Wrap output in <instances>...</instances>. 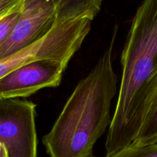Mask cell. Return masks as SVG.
<instances>
[{
  "mask_svg": "<svg viewBox=\"0 0 157 157\" xmlns=\"http://www.w3.org/2000/svg\"><path fill=\"white\" fill-rule=\"evenodd\" d=\"M122 78L106 141V157L135 140L157 88V0H143L135 12L121 55Z\"/></svg>",
  "mask_w": 157,
  "mask_h": 157,
  "instance_id": "6da1fadb",
  "label": "cell"
},
{
  "mask_svg": "<svg viewBox=\"0 0 157 157\" xmlns=\"http://www.w3.org/2000/svg\"><path fill=\"white\" fill-rule=\"evenodd\" d=\"M116 29L107 50L82 79L42 142L49 157H89L112 121L111 104L117 93L112 55Z\"/></svg>",
  "mask_w": 157,
  "mask_h": 157,
  "instance_id": "7a4b0ae2",
  "label": "cell"
},
{
  "mask_svg": "<svg viewBox=\"0 0 157 157\" xmlns=\"http://www.w3.org/2000/svg\"><path fill=\"white\" fill-rule=\"evenodd\" d=\"M35 108L26 99H0V143L9 157H37Z\"/></svg>",
  "mask_w": 157,
  "mask_h": 157,
  "instance_id": "3957f363",
  "label": "cell"
},
{
  "mask_svg": "<svg viewBox=\"0 0 157 157\" xmlns=\"http://www.w3.org/2000/svg\"><path fill=\"white\" fill-rule=\"evenodd\" d=\"M57 21L54 0H23L18 20L0 47V59L41 39Z\"/></svg>",
  "mask_w": 157,
  "mask_h": 157,
  "instance_id": "277c9868",
  "label": "cell"
},
{
  "mask_svg": "<svg viewBox=\"0 0 157 157\" xmlns=\"http://www.w3.org/2000/svg\"><path fill=\"white\" fill-rule=\"evenodd\" d=\"M66 67L53 60L25 64L0 79V99L26 98L42 88L58 87Z\"/></svg>",
  "mask_w": 157,
  "mask_h": 157,
  "instance_id": "5b68a950",
  "label": "cell"
},
{
  "mask_svg": "<svg viewBox=\"0 0 157 157\" xmlns=\"http://www.w3.org/2000/svg\"><path fill=\"white\" fill-rule=\"evenodd\" d=\"M103 0H54L58 21L89 18L93 20L101 9Z\"/></svg>",
  "mask_w": 157,
  "mask_h": 157,
  "instance_id": "8992f818",
  "label": "cell"
},
{
  "mask_svg": "<svg viewBox=\"0 0 157 157\" xmlns=\"http://www.w3.org/2000/svg\"><path fill=\"white\" fill-rule=\"evenodd\" d=\"M157 143V88L149 103L137 136L131 147H144ZM129 146V147H130Z\"/></svg>",
  "mask_w": 157,
  "mask_h": 157,
  "instance_id": "52a82bcc",
  "label": "cell"
},
{
  "mask_svg": "<svg viewBox=\"0 0 157 157\" xmlns=\"http://www.w3.org/2000/svg\"><path fill=\"white\" fill-rule=\"evenodd\" d=\"M110 157H157V143L144 147H129Z\"/></svg>",
  "mask_w": 157,
  "mask_h": 157,
  "instance_id": "ba28073f",
  "label": "cell"
},
{
  "mask_svg": "<svg viewBox=\"0 0 157 157\" xmlns=\"http://www.w3.org/2000/svg\"><path fill=\"white\" fill-rule=\"evenodd\" d=\"M21 4L15 8L12 12L0 20V47L6 41L15 26L21 10Z\"/></svg>",
  "mask_w": 157,
  "mask_h": 157,
  "instance_id": "9c48e42d",
  "label": "cell"
},
{
  "mask_svg": "<svg viewBox=\"0 0 157 157\" xmlns=\"http://www.w3.org/2000/svg\"><path fill=\"white\" fill-rule=\"evenodd\" d=\"M23 0H0V20L18 7Z\"/></svg>",
  "mask_w": 157,
  "mask_h": 157,
  "instance_id": "30bf717a",
  "label": "cell"
},
{
  "mask_svg": "<svg viewBox=\"0 0 157 157\" xmlns=\"http://www.w3.org/2000/svg\"><path fill=\"white\" fill-rule=\"evenodd\" d=\"M0 157H9L7 150L2 143H0Z\"/></svg>",
  "mask_w": 157,
  "mask_h": 157,
  "instance_id": "8fae6325",
  "label": "cell"
}]
</instances>
